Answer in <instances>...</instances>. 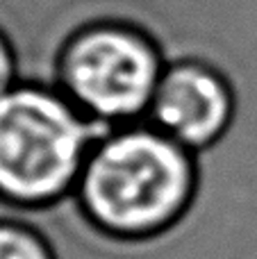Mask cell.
Listing matches in <instances>:
<instances>
[{"mask_svg":"<svg viewBox=\"0 0 257 259\" xmlns=\"http://www.w3.org/2000/svg\"><path fill=\"white\" fill-rule=\"evenodd\" d=\"M235 114V89L217 66L176 59L159 77L146 121L191 152H203L226 137Z\"/></svg>","mask_w":257,"mask_h":259,"instance_id":"277c9868","label":"cell"},{"mask_svg":"<svg viewBox=\"0 0 257 259\" xmlns=\"http://www.w3.org/2000/svg\"><path fill=\"white\" fill-rule=\"evenodd\" d=\"M21 82V66H18V55L12 39L0 30V98Z\"/></svg>","mask_w":257,"mask_h":259,"instance_id":"8992f818","label":"cell"},{"mask_svg":"<svg viewBox=\"0 0 257 259\" xmlns=\"http://www.w3.org/2000/svg\"><path fill=\"white\" fill-rule=\"evenodd\" d=\"M196 191V152L137 121L109 127L96 141L73 198L100 232L139 241L180 223Z\"/></svg>","mask_w":257,"mask_h":259,"instance_id":"6da1fadb","label":"cell"},{"mask_svg":"<svg viewBox=\"0 0 257 259\" xmlns=\"http://www.w3.org/2000/svg\"><path fill=\"white\" fill-rule=\"evenodd\" d=\"M107 130L59 87L34 80L14 84L0 98V205L44 209L73 196Z\"/></svg>","mask_w":257,"mask_h":259,"instance_id":"7a4b0ae2","label":"cell"},{"mask_svg":"<svg viewBox=\"0 0 257 259\" xmlns=\"http://www.w3.org/2000/svg\"><path fill=\"white\" fill-rule=\"evenodd\" d=\"M0 259H57L44 230L5 207L0 216Z\"/></svg>","mask_w":257,"mask_h":259,"instance_id":"5b68a950","label":"cell"},{"mask_svg":"<svg viewBox=\"0 0 257 259\" xmlns=\"http://www.w3.org/2000/svg\"><path fill=\"white\" fill-rule=\"evenodd\" d=\"M166 59L144 30L100 21L77 30L59 50L55 87L105 127L146 121Z\"/></svg>","mask_w":257,"mask_h":259,"instance_id":"3957f363","label":"cell"}]
</instances>
